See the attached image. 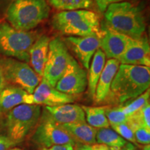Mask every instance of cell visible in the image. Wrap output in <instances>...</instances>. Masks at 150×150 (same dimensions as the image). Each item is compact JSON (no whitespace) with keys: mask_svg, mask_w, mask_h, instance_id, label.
Instances as JSON below:
<instances>
[{"mask_svg":"<svg viewBox=\"0 0 150 150\" xmlns=\"http://www.w3.org/2000/svg\"><path fill=\"white\" fill-rule=\"evenodd\" d=\"M104 21L117 32L132 39L143 36L146 30L142 7L131 1L110 4L104 12Z\"/></svg>","mask_w":150,"mask_h":150,"instance_id":"6da1fadb","label":"cell"},{"mask_svg":"<svg viewBox=\"0 0 150 150\" xmlns=\"http://www.w3.org/2000/svg\"><path fill=\"white\" fill-rule=\"evenodd\" d=\"M150 68L121 64L110 86V93L118 102L132 100L149 89Z\"/></svg>","mask_w":150,"mask_h":150,"instance_id":"7a4b0ae2","label":"cell"},{"mask_svg":"<svg viewBox=\"0 0 150 150\" xmlns=\"http://www.w3.org/2000/svg\"><path fill=\"white\" fill-rule=\"evenodd\" d=\"M52 26L56 31L69 36L100 35V18L95 11L86 9L59 11L54 15Z\"/></svg>","mask_w":150,"mask_h":150,"instance_id":"3957f363","label":"cell"},{"mask_svg":"<svg viewBox=\"0 0 150 150\" xmlns=\"http://www.w3.org/2000/svg\"><path fill=\"white\" fill-rule=\"evenodd\" d=\"M47 0H16L6 11L8 23L19 31H30L48 18Z\"/></svg>","mask_w":150,"mask_h":150,"instance_id":"277c9868","label":"cell"},{"mask_svg":"<svg viewBox=\"0 0 150 150\" xmlns=\"http://www.w3.org/2000/svg\"><path fill=\"white\" fill-rule=\"evenodd\" d=\"M39 37L36 32L17 30L8 22H0V56L29 63V50Z\"/></svg>","mask_w":150,"mask_h":150,"instance_id":"5b68a950","label":"cell"},{"mask_svg":"<svg viewBox=\"0 0 150 150\" xmlns=\"http://www.w3.org/2000/svg\"><path fill=\"white\" fill-rule=\"evenodd\" d=\"M41 107L36 104H21L8 111L6 120L8 138L14 144L22 142L38 123Z\"/></svg>","mask_w":150,"mask_h":150,"instance_id":"8992f818","label":"cell"},{"mask_svg":"<svg viewBox=\"0 0 150 150\" xmlns=\"http://www.w3.org/2000/svg\"><path fill=\"white\" fill-rule=\"evenodd\" d=\"M0 67L7 84L20 88L29 94H33L42 79L28 63L13 58L0 56Z\"/></svg>","mask_w":150,"mask_h":150,"instance_id":"52a82bcc","label":"cell"},{"mask_svg":"<svg viewBox=\"0 0 150 150\" xmlns=\"http://www.w3.org/2000/svg\"><path fill=\"white\" fill-rule=\"evenodd\" d=\"M72 57L63 39L56 37L50 40L42 77L52 87L55 88L58 81L64 74Z\"/></svg>","mask_w":150,"mask_h":150,"instance_id":"ba28073f","label":"cell"},{"mask_svg":"<svg viewBox=\"0 0 150 150\" xmlns=\"http://www.w3.org/2000/svg\"><path fill=\"white\" fill-rule=\"evenodd\" d=\"M38 125L35 129L32 140L42 147L47 148L57 145L70 144L74 145L75 142L68 133L56 123L45 109L41 115Z\"/></svg>","mask_w":150,"mask_h":150,"instance_id":"9c48e42d","label":"cell"},{"mask_svg":"<svg viewBox=\"0 0 150 150\" xmlns=\"http://www.w3.org/2000/svg\"><path fill=\"white\" fill-rule=\"evenodd\" d=\"M87 87V72L76 60L72 57L64 74L56 83L55 88L73 96L83 93Z\"/></svg>","mask_w":150,"mask_h":150,"instance_id":"30bf717a","label":"cell"},{"mask_svg":"<svg viewBox=\"0 0 150 150\" xmlns=\"http://www.w3.org/2000/svg\"><path fill=\"white\" fill-rule=\"evenodd\" d=\"M100 49L106 58L118 60L132 38L111 29L104 20L100 23Z\"/></svg>","mask_w":150,"mask_h":150,"instance_id":"8fae6325","label":"cell"},{"mask_svg":"<svg viewBox=\"0 0 150 150\" xmlns=\"http://www.w3.org/2000/svg\"><path fill=\"white\" fill-rule=\"evenodd\" d=\"M65 42L74 52L83 68L88 70L92 58L97 50L100 48V40L98 35L68 36L65 38Z\"/></svg>","mask_w":150,"mask_h":150,"instance_id":"7c38bea8","label":"cell"},{"mask_svg":"<svg viewBox=\"0 0 150 150\" xmlns=\"http://www.w3.org/2000/svg\"><path fill=\"white\" fill-rule=\"evenodd\" d=\"M33 104L45 105L46 106H56L74 102L72 95L61 93L52 87L42 77L40 83L32 94Z\"/></svg>","mask_w":150,"mask_h":150,"instance_id":"4fadbf2b","label":"cell"},{"mask_svg":"<svg viewBox=\"0 0 150 150\" xmlns=\"http://www.w3.org/2000/svg\"><path fill=\"white\" fill-rule=\"evenodd\" d=\"M150 47L147 37L131 39V42L118 61L121 64L149 67Z\"/></svg>","mask_w":150,"mask_h":150,"instance_id":"5bb4252c","label":"cell"},{"mask_svg":"<svg viewBox=\"0 0 150 150\" xmlns=\"http://www.w3.org/2000/svg\"><path fill=\"white\" fill-rule=\"evenodd\" d=\"M45 109L59 125L86 122L83 108L78 104L70 103L56 106H46Z\"/></svg>","mask_w":150,"mask_h":150,"instance_id":"9a60e30c","label":"cell"},{"mask_svg":"<svg viewBox=\"0 0 150 150\" xmlns=\"http://www.w3.org/2000/svg\"><path fill=\"white\" fill-rule=\"evenodd\" d=\"M21 104H33L32 94L16 86H6L0 93V112H8Z\"/></svg>","mask_w":150,"mask_h":150,"instance_id":"2e32d148","label":"cell"},{"mask_svg":"<svg viewBox=\"0 0 150 150\" xmlns=\"http://www.w3.org/2000/svg\"><path fill=\"white\" fill-rule=\"evenodd\" d=\"M50 42V38L47 35H40L36 39L29 50L30 66L41 78L43 76L47 59Z\"/></svg>","mask_w":150,"mask_h":150,"instance_id":"e0dca14e","label":"cell"},{"mask_svg":"<svg viewBox=\"0 0 150 150\" xmlns=\"http://www.w3.org/2000/svg\"><path fill=\"white\" fill-rule=\"evenodd\" d=\"M120 65V63L117 59H108L106 62L95 90L94 100L96 103L103 102L108 97L110 93V86Z\"/></svg>","mask_w":150,"mask_h":150,"instance_id":"ac0fdd59","label":"cell"},{"mask_svg":"<svg viewBox=\"0 0 150 150\" xmlns=\"http://www.w3.org/2000/svg\"><path fill=\"white\" fill-rule=\"evenodd\" d=\"M61 126L68 133L74 142L81 145L96 144L97 129L90 126L86 122L65 124Z\"/></svg>","mask_w":150,"mask_h":150,"instance_id":"d6986e66","label":"cell"},{"mask_svg":"<svg viewBox=\"0 0 150 150\" xmlns=\"http://www.w3.org/2000/svg\"><path fill=\"white\" fill-rule=\"evenodd\" d=\"M106 63V56L100 48L94 54L91 63L90 64L88 78V94L91 99H94L97 84Z\"/></svg>","mask_w":150,"mask_h":150,"instance_id":"ffe728a7","label":"cell"},{"mask_svg":"<svg viewBox=\"0 0 150 150\" xmlns=\"http://www.w3.org/2000/svg\"><path fill=\"white\" fill-rule=\"evenodd\" d=\"M86 116V121L90 126L99 129L109 128L110 124L106 116L107 106H82Z\"/></svg>","mask_w":150,"mask_h":150,"instance_id":"44dd1931","label":"cell"},{"mask_svg":"<svg viewBox=\"0 0 150 150\" xmlns=\"http://www.w3.org/2000/svg\"><path fill=\"white\" fill-rule=\"evenodd\" d=\"M96 142L97 144H102L113 149H122L126 147L128 144L126 140L110 128L97 129Z\"/></svg>","mask_w":150,"mask_h":150,"instance_id":"7402d4cb","label":"cell"},{"mask_svg":"<svg viewBox=\"0 0 150 150\" xmlns=\"http://www.w3.org/2000/svg\"><path fill=\"white\" fill-rule=\"evenodd\" d=\"M48 4L60 11L86 9L94 7L93 0H47Z\"/></svg>","mask_w":150,"mask_h":150,"instance_id":"603a6c76","label":"cell"},{"mask_svg":"<svg viewBox=\"0 0 150 150\" xmlns=\"http://www.w3.org/2000/svg\"><path fill=\"white\" fill-rule=\"evenodd\" d=\"M149 89H148L140 96L132 99L127 104L125 105V106H122V109L123 112L127 115H130L131 114L136 112L137 110L141 108L144 105L149 102Z\"/></svg>","mask_w":150,"mask_h":150,"instance_id":"cb8c5ba5","label":"cell"},{"mask_svg":"<svg viewBox=\"0 0 150 150\" xmlns=\"http://www.w3.org/2000/svg\"><path fill=\"white\" fill-rule=\"evenodd\" d=\"M105 113H106L108 122L110 124V126L126 122L128 121L129 116L125 114V112L122 109V106L113 108H110L107 106Z\"/></svg>","mask_w":150,"mask_h":150,"instance_id":"d4e9b609","label":"cell"},{"mask_svg":"<svg viewBox=\"0 0 150 150\" xmlns=\"http://www.w3.org/2000/svg\"><path fill=\"white\" fill-rule=\"evenodd\" d=\"M112 129L115 131L122 138L132 143L137 145V142L134 136V129L132 125L128 121L126 122L118 124L111 126Z\"/></svg>","mask_w":150,"mask_h":150,"instance_id":"484cf974","label":"cell"},{"mask_svg":"<svg viewBox=\"0 0 150 150\" xmlns=\"http://www.w3.org/2000/svg\"><path fill=\"white\" fill-rule=\"evenodd\" d=\"M134 136L137 143L142 145H149L150 142V129L145 127L138 126L134 128Z\"/></svg>","mask_w":150,"mask_h":150,"instance_id":"4316f807","label":"cell"},{"mask_svg":"<svg viewBox=\"0 0 150 150\" xmlns=\"http://www.w3.org/2000/svg\"><path fill=\"white\" fill-rule=\"evenodd\" d=\"M76 150H113L108 146L102 144H93V145H81L76 147Z\"/></svg>","mask_w":150,"mask_h":150,"instance_id":"83f0119b","label":"cell"},{"mask_svg":"<svg viewBox=\"0 0 150 150\" xmlns=\"http://www.w3.org/2000/svg\"><path fill=\"white\" fill-rule=\"evenodd\" d=\"M93 2L95 3L98 10L101 13H104L106 9L109 6L110 4L119 2L122 1V0H93Z\"/></svg>","mask_w":150,"mask_h":150,"instance_id":"f1b7e54d","label":"cell"},{"mask_svg":"<svg viewBox=\"0 0 150 150\" xmlns=\"http://www.w3.org/2000/svg\"><path fill=\"white\" fill-rule=\"evenodd\" d=\"M13 145L15 144L8 137L0 134V150H8Z\"/></svg>","mask_w":150,"mask_h":150,"instance_id":"f546056e","label":"cell"},{"mask_svg":"<svg viewBox=\"0 0 150 150\" xmlns=\"http://www.w3.org/2000/svg\"><path fill=\"white\" fill-rule=\"evenodd\" d=\"M74 145H70V144L57 145L47 148H42L41 150H74Z\"/></svg>","mask_w":150,"mask_h":150,"instance_id":"4dcf8cb0","label":"cell"},{"mask_svg":"<svg viewBox=\"0 0 150 150\" xmlns=\"http://www.w3.org/2000/svg\"><path fill=\"white\" fill-rule=\"evenodd\" d=\"M16 0H0V12L5 13L11 4Z\"/></svg>","mask_w":150,"mask_h":150,"instance_id":"1f68e13d","label":"cell"},{"mask_svg":"<svg viewBox=\"0 0 150 150\" xmlns=\"http://www.w3.org/2000/svg\"><path fill=\"white\" fill-rule=\"evenodd\" d=\"M6 86L7 83L6 81L4 76L2 70H1V67H0V93L6 87Z\"/></svg>","mask_w":150,"mask_h":150,"instance_id":"d6a6232c","label":"cell"},{"mask_svg":"<svg viewBox=\"0 0 150 150\" xmlns=\"http://www.w3.org/2000/svg\"><path fill=\"white\" fill-rule=\"evenodd\" d=\"M133 146L130 145V144H127L126 145V147H125V150H133Z\"/></svg>","mask_w":150,"mask_h":150,"instance_id":"836d02e7","label":"cell"},{"mask_svg":"<svg viewBox=\"0 0 150 150\" xmlns=\"http://www.w3.org/2000/svg\"><path fill=\"white\" fill-rule=\"evenodd\" d=\"M142 150H150V145H145V147H143V149Z\"/></svg>","mask_w":150,"mask_h":150,"instance_id":"e575fe53","label":"cell"},{"mask_svg":"<svg viewBox=\"0 0 150 150\" xmlns=\"http://www.w3.org/2000/svg\"><path fill=\"white\" fill-rule=\"evenodd\" d=\"M8 150H22V149H20V148H12V149H10Z\"/></svg>","mask_w":150,"mask_h":150,"instance_id":"d590c367","label":"cell"},{"mask_svg":"<svg viewBox=\"0 0 150 150\" xmlns=\"http://www.w3.org/2000/svg\"><path fill=\"white\" fill-rule=\"evenodd\" d=\"M125 1H131V2H132V1H138V0H125Z\"/></svg>","mask_w":150,"mask_h":150,"instance_id":"8d00e7d4","label":"cell"},{"mask_svg":"<svg viewBox=\"0 0 150 150\" xmlns=\"http://www.w3.org/2000/svg\"><path fill=\"white\" fill-rule=\"evenodd\" d=\"M113 150H125V149L122 148V149H113Z\"/></svg>","mask_w":150,"mask_h":150,"instance_id":"74e56055","label":"cell"}]
</instances>
